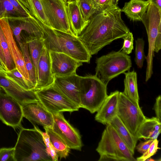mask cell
I'll return each mask as SVG.
<instances>
[{
  "mask_svg": "<svg viewBox=\"0 0 161 161\" xmlns=\"http://www.w3.org/2000/svg\"><path fill=\"white\" fill-rule=\"evenodd\" d=\"M92 0V2L94 6L97 10L99 0Z\"/></svg>",
  "mask_w": 161,
  "mask_h": 161,
  "instance_id": "47",
  "label": "cell"
},
{
  "mask_svg": "<svg viewBox=\"0 0 161 161\" xmlns=\"http://www.w3.org/2000/svg\"><path fill=\"white\" fill-rule=\"evenodd\" d=\"M112 3L113 5L114 6H117L118 2L119 0H112Z\"/></svg>",
  "mask_w": 161,
  "mask_h": 161,
  "instance_id": "48",
  "label": "cell"
},
{
  "mask_svg": "<svg viewBox=\"0 0 161 161\" xmlns=\"http://www.w3.org/2000/svg\"><path fill=\"white\" fill-rule=\"evenodd\" d=\"M141 21L147 32L148 42L145 81L147 82L153 74V59L154 53L161 49V9L150 2Z\"/></svg>",
  "mask_w": 161,
  "mask_h": 161,
  "instance_id": "4",
  "label": "cell"
},
{
  "mask_svg": "<svg viewBox=\"0 0 161 161\" xmlns=\"http://www.w3.org/2000/svg\"><path fill=\"white\" fill-rule=\"evenodd\" d=\"M5 76L25 90H34L33 84L27 80L16 68L7 71Z\"/></svg>",
  "mask_w": 161,
  "mask_h": 161,
  "instance_id": "30",
  "label": "cell"
},
{
  "mask_svg": "<svg viewBox=\"0 0 161 161\" xmlns=\"http://www.w3.org/2000/svg\"><path fill=\"white\" fill-rule=\"evenodd\" d=\"M20 16L24 17L13 7L8 0H0V19Z\"/></svg>",
  "mask_w": 161,
  "mask_h": 161,
  "instance_id": "31",
  "label": "cell"
},
{
  "mask_svg": "<svg viewBox=\"0 0 161 161\" xmlns=\"http://www.w3.org/2000/svg\"><path fill=\"white\" fill-rule=\"evenodd\" d=\"M161 97L160 95L156 99V101L154 106L156 117L161 122Z\"/></svg>",
  "mask_w": 161,
  "mask_h": 161,
  "instance_id": "41",
  "label": "cell"
},
{
  "mask_svg": "<svg viewBox=\"0 0 161 161\" xmlns=\"http://www.w3.org/2000/svg\"><path fill=\"white\" fill-rule=\"evenodd\" d=\"M23 117L22 105L0 87V120L16 129L20 126Z\"/></svg>",
  "mask_w": 161,
  "mask_h": 161,
  "instance_id": "11",
  "label": "cell"
},
{
  "mask_svg": "<svg viewBox=\"0 0 161 161\" xmlns=\"http://www.w3.org/2000/svg\"><path fill=\"white\" fill-rule=\"evenodd\" d=\"M18 43L22 53L30 80L35 88L37 82L35 68L30 55L28 44L22 39Z\"/></svg>",
  "mask_w": 161,
  "mask_h": 161,
  "instance_id": "27",
  "label": "cell"
},
{
  "mask_svg": "<svg viewBox=\"0 0 161 161\" xmlns=\"http://www.w3.org/2000/svg\"><path fill=\"white\" fill-rule=\"evenodd\" d=\"M144 41L142 38H138L136 41L135 60L137 67L141 69L145 58L144 52Z\"/></svg>",
  "mask_w": 161,
  "mask_h": 161,
  "instance_id": "34",
  "label": "cell"
},
{
  "mask_svg": "<svg viewBox=\"0 0 161 161\" xmlns=\"http://www.w3.org/2000/svg\"><path fill=\"white\" fill-rule=\"evenodd\" d=\"M161 122L156 117L150 118H146L140 126L136 134L138 139H157L161 133Z\"/></svg>",
  "mask_w": 161,
  "mask_h": 161,
  "instance_id": "23",
  "label": "cell"
},
{
  "mask_svg": "<svg viewBox=\"0 0 161 161\" xmlns=\"http://www.w3.org/2000/svg\"><path fill=\"white\" fill-rule=\"evenodd\" d=\"M96 150L100 156L98 161H136L127 145L109 124L103 133Z\"/></svg>",
  "mask_w": 161,
  "mask_h": 161,
  "instance_id": "5",
  "label": "cell"
},
{
  "mask_svg": "<svg viewBox=\"0 0 161 161\" xmlns=\"http://www.w3.org/2000/svg\"><path fill=\"white\" fill-rule=\"evenodd\" d=\"M64 1L69 0H64Z\"/></svg>",
  "mask_w": 161,
  "mask_h": 161,
  "instance_id": "49",
  "label": "cell"
},
{
  "mask_svg": "<svg viewBox=\"0 0 161 161\" xmlns=\"http://www.w3.org/2000/svg\"><path fill=\"white\" fill-rule=\"evenodd\" d=\"M30 55L34 65L37 78L38 63L44 47L42 38L27 39Z\"/></svg>",
  "mask_w": 161,
  "mask_h": 161,
  "instance_id": "28",
  "label": "cell"
},
{
  "mask_svg": "<svg viewBox=\"0 0 161 161\" xmlns=\"http://www.w3.org/2000/svg\"><path fill=\"white\" fill-rule=\"evenodd\" d=\"M153 141V139H149L147 141L140 143L136 147L138 152L142 154L145 153L149 148Z\"/></svg>",
  "mask_w": 161,
  "mask_h": 161,
  "instance_id": "40",
  "label": "cell"
},
{
  "mask_svg": "<svg viewBox=\"0 0 161 161\" xmlns=\"http://www.w3.org/2000/svg\"><path fill=\"white\" fill-rule=\"evenodd\" d=\"M44 128L48 136L50 141L54 147L58 158H65L68 156L70 149L51 128L44 127Z\"/></svg>",
  "mask_w": 161,
  "mask_h": 161,
  "instance_id": "26",
  "label": "cell"
},
{
  "mask_svg": "<svg viewBox=\"0 0 161 161\" xmlns=\"http://www.w3.org/2000/svg\"><path fill=\"white\" fill-rule=\"evenodd\" d=\"M45 142L47 152L51 158L52 161H58V157L55 150L51 143L48 136L46 132H43L41 130Z\"/></svg>",
  "mask_w": 161,
  "mask_h": 161,
  "instance_id": "37",
  "label": "cell"
},
{
  "mask_svg": "<svg viewBox=\"0 0 161 161\" xmlns=\"http://www.w3.org/2000/svg\"><path fill=\"white\" fill-rule=\"evenodd\" d=\"M121 12L120 8L114 5L97 11L77 36L91 56L114 41L122 38L130 31L121 18Z\"/></svg>",
  "mask_w": 161,
  "mask_h": 161,
  "instance_id": "1",
  "label": "cell"
},
{
  "mask_svg": "<svg viewBox=\"0 0 161 161\" xmlns=\"http://www.w3.org/2000/svg\"><path fill=\"white\" fill-rule=\"evenodd\" d=\"M39 101L52 114L78 110L79 107L53 85L35 91Z\"/></svg>",
  "mask_w": 161,
  "mask_h": 161,
  "instance_id": "8",
  "label": "cell"
},
{
  "mask_svg": "<svg viewBox=\"0 0 161 161\" xmlns=\"http://www.w3.org/2000/svg\"><path fill=\"white\" fill-rule=\"evenodd\" d=\"M23 117L33 125L52 128L53 124V114L46 109L39 101H34L22 105Z\"/></svg>",
  "mask_w": 161,
  "mask_h": 161,
  "instance_id": "14",
  "label": "cell"
},
{
  "mask_svg": "<svg viewBox=\"0 0 161 161\" xmlns=\"http://www.w3.org/2000/svg\"><path fill=\"white\" fill-rule=\"evenodd\" d=\"M14 153V147L0 148V161H15Z\"/></svg>",
  "mask_w": 161,
  "mask_h": 161,
  "instance_id": "38",
  "label": "cell"
},
{
  "mask_svg": "<svg viewBox=\"0 0 161 161\" xmlns=\"http://www.w3.org/2000/svg\"><path fill=\"white\" fill-rule=\"evenodd\" d=\"M0 41L4 56L6 68L8 71H10L16 67L11 55L7 42L0 25Z\"/></svg>",
  "mask_w": 161,
  "mask_h": 161,
  "instance_id": "32",
  "label": "cell"
},
{
  "mask_svg": "<svg viewBox=\"0 0 161 161\" xmlns=\"http://www.w3.org/2000/svg\"><path fill=\"white\" fill-rule=\"evenodd\" d=\"M117 115L131 133L137 138V132L146 117L139 105L122 92L119 93Z\"/></svg>",
  "mask_w": 161,
  "mask_h": 161,
  "instance_id": "9",
  "label": "cell"
},
{
  "mask_svg": "<svg viewBox=\"0 0 161 161\" xmlns=\"http://www.w3.org/2000/svg\"><path fill=\"white\" fill-rule=\"evenodd\" d=\"M122 39L124 40V42L121 50L128 55L131 53L134 48V37L132 33L129 31Z\"/></svg>",
  "mask_w": 161,
  "mask_h": 161,
  "instance_id": "36",
  "label": "cell"
},
{
  "mask_svg": "<svg viewBox=\"0 0 161 161\" xmlns=\"http://www.w3.org/2000/svg\"><path fill=\"white\" fill-rule=\"evenodd\" d=\"M7 70L3 67L0 59V74L5 76Z\"/></svg>",
  "mask_w": 161,
  "mask_h": 161,
  "instance_id": "46",
  "label": "cell"
},
{
  "mask_svg": "<svg viewBox=\"0 0 161 161\" xmlns=\"http://www.w3.org/2000/svg\"><path fill=\"white\" fill-rule=\"evenodd\" d=\"M96 75L106 83L121 74L129 70L132 66L130 57L121 51H113L97 58Z\"/></svg>",
  "mask_w": 161,
  "mask_h": 161,
  "instance_id": "7",
  "label": "cell"
},
{
  "mask_svg": "<svg viewBox=\"0 0 161 161\" xmlns=\"http://www.w3.org/2000/svg\"><path fill=\"white\" fill-rule=\"evenodd\" d=\"M41 1L50 27L73 34L69 25L64 1L41 0Z\"/></svg>",
  "mask_w": 161,
  "mask_h": 161,
  "instance_id": "10",
  "label": "cell"
},
{
  "mask_svg": "<svg viewBox=\"0 0 161 161\" xmlns=\"http://www.w3.org/2000/svg\"><path fill=\"white\" fill-rule=\"evenodd\" d=\"M108 124L115 130L134 154L138 139L131 133L117 115L114 117Z\"/></svg>",
  "mask_w": 161,
  "mask_h": 161,
  "instance_id": "24",
  "label": "cell"
},
{
  "mask_svg": "<svg viewBox=\"0 0 161 161\" xmlns=\"http://www.w3.org/2000/svg\"><path fill=\"white\" fill-rule=\"evenodd\" d=\"M14 36L18 43L21 40V34L24 31L26 36L42 38V31L39 21L32 15L11 17L7 19Z\"/></svg>",
  "mask_w": 161,
  "mask_h": 161,
  "instance_id": "13",
  "label": "cell"
},
{
  "mask_svg": "<svg viewBox=\"0 0 161 161\" xmlns=\"http://www.w3.org/2000/svg\"><path fill=\"white\" fill-rule=\"evenodd\" d=\"M54 80L51 72L49 51L44 47L38 64L37 82L34 90L53 85Z\"/></svg>",
  "mask_w": 161,
  "mask_h": 161,
  "instance_id": "19",
  "label": "cell"
},
{
  "mask_svg": "<svg viewBox=\"0 0 161 161\" xmlns=\"http://www.w3.org/2000/svg\"><path fill=\"white\" fill-rule=\"evenodd\" d=\"M0 25L16 68L27 80L32 83L30 80L28 73L26 68L22 52L18 47L15 41L8 19L5 18L0 19Z\"/></svg>",
  "mask_w": 161,
  "mask_h": 161,
  "instance_id": "16",
  "label": "cell"
},
{
  "mask_svg": "<svg viewBox=\"0 0 161 161\" xmlns=\"http://www.w3.org/2000/svg\"><path fill=\"white\" fill-rule=\"evenodd\" d=\"M49 52L51 72L53 76H64L75 74L77 69L82 65V62L65 53Z\"/></svg>",
  "mask_w": 161,
  "mask_h": 161,
  "instance_id": "15",
  "label": "cell"
},
{
  "mask_svg": "<svg viewBox=\"0 0 161 161\" xmlns=\"http://www.w3.org/2000/svg\"><path fill=\"white\" fill-rule=\"evenodd\" d=\"M79 7L82 15L86 21L97 11L92 0H75Z\"/></svg>",
  "mask_w": 161,
  "mask_h": 161,
  "instance_id": "33",
  "label": "cell"
},
{
  "mask_svg": "<svg viewBox=\"0 0 161 161\" xmlns=\"http://www.w3.org/2000/svg\"><path fill=\"white\" fill-rule=\"evenodd\" d=\"M53 124L52 128L71 149L81 151L82 143L77 130L65 119L62 113L53 114Z\"/></svg>",
  "mask_w": 161,
  "mask_h": 161,
  "instance_id": "12",
  "label": "cell"
},
{
  "mask_svg": "<svg viewBox=\"0 0 161 161\" xmlns=\"http://www.w3.org/2000/svg\"><path fill=\"white\" fill-rule=\"evenodd\" d=\"M0 87L22 105L30 102L39 101L35 91L25 90L0 74Z\"/></svg>",
  "mask_w": 161,
  "mask_h": 161,
  "instance_id": "18",
  "label": "cell"
},
{
  "mask_svg": "<svg viewBox=\"0 0 161 161\" xmlns=\"http://www.w3.org/2000/svg\"><path fill=\"white\" fill-rule=\"evenodd\" d=\"M0 59L1 60V61L2 63V64L3 65V67H4V68L5 69H6L7 70V68H6V65L4 56V53H3V49H2V47L1 46L0 41Z\"/></svg>",
  "mask_w": 161,
  "mask_h": 161,
  "instance_id": "43",
  "label": "cell"
},
{
  "mask_svg": "<svg viewBox=\"0 0 161 161\" xmlns=\"http://www.w3.org/2000/svg\"><path fill=\"white\" fill-rule=\"evenodd\" d=\"M30 12L37 20L50 27L41 0H28Z\"/></svg>",
  "mask_w": 161,
  "mask_h": 161,
  "instance_id": "29",
  "label": "cell"
},
{
  "mask_svg": "<svg viewBox=\"0 0 161 161\" xmlns=\"http://www.w3.org/2000/svg\"><path fill=\"white\" fill-rule=\"evenodd\" d=\"M124 89L123 93L139 105V96L137 84V74L134 70L124 73Z\"/></svg>",
  "mask_w": 161,
  "mask_h": 161,
  "instance_id": "25",
  "label": "cell"
},
{
  "mask_svg": "<svg viewBox=\"0 0 161 161\" xmlns=\"http://www.w3.org/2000/svg\"><path fill=\"white\" fill-rule=\"evenodd\" d=\"M53 85L80 108V80L76 73L64 76H54Z\"/></svg>",
  "mask_w": 161,
  "mask_h": 161,
  "instance_id": "17",
  "label": "cell"
},
{
  "mask_svg": "<svg viewBox=\"0 0 161 161\" xmlns=\"http://www.w3.org/2000/svg\"><path fill=\"white\" fill-rule=\"evenodd\" d=\"M66 5L71 30L73 34L77 36L86 26L88 21H86L84 19L75 0H68Z\"/></svg>",
  "mask_w": 161,
  "mask_h": 161,
  "instance_id": "21",
  "label": "cell"
},
{
  "mask_svg": "<svg viewBox=\"0 0 161 161\" xmlns=\"http://www.w3.org/2000/svg\"><path fill=\"white\" fill-rule=\"evenodd\" d=\"M107 85L96 75L80 76V108L97 112L108 96Z\"/></svg>",
  "mask_w": 161,
  "mask_h": 161,
  "instance_id": "6",
  "label": "cell"
},
{
  "mask_svg": "<svg viewBox=\"0 0 161 161\" xmlns=\"http://www.w3.org/2000/svg\"><path fill=\"white\" fill-rule=\"evenodd\" d=\"M150 2L156 6L161 9V0H149Z\"/></svg>",
  "mask_w": 161,
  "mask_h": 161,
  "instance_id": "45",
  "label": "cell"
},
{
  "mask_svg": "<svg viewBox=\"0 0 161 161\" xmlns=\"http://www.w3.org/2000/svg\"><path fill=\"white\" fill-rule=\"evenodd\" d=\"M19 2L29 11L30 8L28 2V0H18Z\"/></svg>",
  "mask_w": 161,
  "mask_h": 161,
  "instance_id": "44",
  "label": "cell"
},
{
  "mask_svg": "<svg viewBox=\"0 0 161 161\" xmlns=\"http://www.w3.org/2000/svg\"><path fill=\"white\" fill-rule=\"evenodd\" d=\"M114 5L112 0H99L97 11H102Z\"/></svg>",
  "mask_w": 161,
  "mask_h": 161,
  "instance_id": "42",
  "label": "cell"
},
{
  "mask_svg": "<svg viewBox=\"0 0 161 161\" xmlns=\"http://www.w3.org/2000/svg\"><path fill=\"white\" fill-rule=\"evenodd\" d=\"M119 92L116 91L108 95L95 117L97 122L107 125L117 114Z\"/></svg>",
  "mask_w": 161,
  "mask_h": 161,
  "instance_id": "20",
  "label": "cell"
},
{
  "mask_svg": "<svg viewBox=\"0 0 161 161\" xmlns=\"http://www.w3.org/2000/svg\"><path fill=\"white\" fill-rule=\"evenodd\" d=\"M13 7L23 16L32 15L30 11L26 8L18 0H8Z\"/></svg>",
  "mask_w": 161,
  "mask_h": 161,
  "instance_id": "39",
  "label": "cell"
},
{
  "mask_svg": "<svg viewBox=\"0 0 161 161\" xmlns=\"http://www.w3.org/2000/svg\"><path fill=\"white\" fill-rule=\"evenodd\" d=\"M15 161H52L48 154L41 130L21 127L14 147Z\"/></svg>",
  "mask_w": 161,
  "mask_h": 161,
  "instance_id": "3",
  "label": "cell"
},
{
  "mask_svg": "<svg viewBox=\"0 0 161 161\" xmlns=\"http://www.w3.org/2000/svg\"><path fill=\"white\" fill-rule=\"evenodd\" d=\"M158 141L157 139L153 140L147 150L140 157L137 158L136 161H144L149 159L155 154L158 149L160 148L158 147Z\"/></svg>",
  "mask_w": 161,
  "mask_h": 161,
  "instance_id": "35",
  "label": "cell"
},
{
  "mask_svg": "<svg viewBox=\"0 0 161 161\" xmlns=\"http://www.w3.org/2000/svg\"><path fill=\"white\" fill-rule=\"evenodd\" d=\"M39 22L44 47L49 51L64 53L82 63H90L92 56L77 36L53 29Z\"/></svg>",
  "mask_w": 161,
  "mask_h": 161,
  "instance_id": "2",
  "label": "cell"
},
{
  "mask_svg": "<svg viewBox=\"0 0 161 161\" xmlns=\"http://www.w3.org/2000/svg\"><path fill=\"white\" fill-rule=\"evenodd\" d=\"M150 3L149 0H130L125 3L121 11L131 21H141Z\"/></svg>",
  "mask_w": 161,
  "mask_h": 161,
  "instance_id": "22",
  "label": "cell"
}]
</instances>
